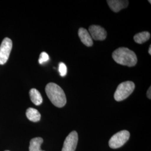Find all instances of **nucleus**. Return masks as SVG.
<instances>
[{"instance_id":"dca6fc26","label":"nucleus","mask_w":151,"mask_h":151,"mask_svg":"<svg viewBox=\"0 0 151 151\" xmlns=\"http://www.w3.org/2000/svg\"><path fill=\"white\" fill-rule=\"evenodd\" d=\"M147 96L149 99H151V87H150V88H148L147 92Z\"/></svg>"},{"instance_id":"1a4fd4ad","label":"nucleus","mask_w":151,"mask_h":151,"mask_svg":"<svg viewBox=\"0 0 151 151\" xmlns=\"http://www.w3.org/2000/svg\"><path fill=\"white\" fill-rule=\"evenodd\" d=\"M78 37L82 43L87 47H91L93 45V40L90 33L85 28L81 27L78 30Z\"/></svg>"},{"instance_id":"9b49d317","label":"nucleus","mask_w":151,"mask_h":151,"mask_svg":"<svg viewBox=\"0 0 151 151\" xmlns=\"http://www.w3.org/2000/svg\"><path fill=\"white\" fill-rule=\"evenodd\" d=\"M26 115L27 119L32 122H38L41 118L40 114L34 108H28L26 111Z\"/></svg>"},{"instance_id":"f8f14e48","label":"nucleus","mask_w":151,"mask_h":151,"mask_svg":"<svg viewBox=\"0 0 151 151\" xmlns=\"http://www.w3.org/2000/svg\"><path fill=\"white\" fill-rule=\"evenodd\" d=\"M43 142V139L40 137L32 138L30 142L29 151H44L41 150V145Z\"/></svg>"},{"instance_id":"ddd939ff","label":"nucleus","mask_w":151,"mask_h":151,"mask_svg":"<svg viewBox=\"0 0 151 151\" xmlns=\"http://www.w3.org/2000/svg\"><path fill=\"white\" fill-rule=\"evenodd\" d=\"M151 37L150 33L148 32H143L137 34L134 37V40L138 44H143L148 41Z\"/></svg>"},{"instance_id":"f03ea898","label":"nucleus","mask_w":151,"mask_h":151,"mask_svg":"<svg viewBox=\"0 0 151 151\" xmlns=\"http://www.w3.org/2000/svg\"><path fill=\"white\" fill-rule=\"evenodd\" d=\"M112 57L117 63L128 67H133L137 63L135 53L125 47H120L114 50Z\"/></svg>"},{"instance_id":"4468645a","label":"nucleus","mask_w":151,"mask_h":151,"mask_svg":"<svg viewBox=\"0 0 151 151\" xmlns=\"http://www.w3.org/2000/svg\"><path fill=\"white\" fill-rule=\"evenodd\" d=\"M58 70L61 77H65L67 73V68L64 63L60 62L59 64Z\"/></svg>"},{"instance_id":"39448f33","label":"nucleus","mask_w":151,"mask_h":151,"mask_svg":"<svg viewBox=\"0 0 151 151\" xmlns=\"http://www.w3.org/2000/svg\"><path fill=\"white\" fill-rule=\"evenodd\" d=\"M12 47V42L10 38H5L0 45V65L5 64L9 58Z\"/></svg>"},{"instance_id":"9d476101","label":"nucleus","mask_w":151,"mask_h":151,"mask_svg":"<svg viewBox=\"0 0 151 151\" xmlns=\"http://www.w3.org/2000/svg\"><path fill=\"white\" fill-rule=\"evenodd\" d=\"M31 101L35 105L39 106L43 103V98L39 91L36 88H32L29 92Z\"/></svg>"},{"instance_id":"f257e3e1","label":"nucleus","mask_w":151,"mask_h":151,"mask_svg":"<svg viewBox=\"0 0 151 151\" xmlns=\"http://www.w3.org/2000/svg\"><path fill=\"white\" fill-rule=\"evenodd\" d=\"M45 92L52 103L58 108H62L67 103L65 92L55 83H49L45 87Z\"/></svg>"},{"instance_id":"2eb2a0df","label":"nucleus","mask_w":151,"mask_h":151,"mask_svg":"<svg viewBox=\"0 0 151 151\" xmlns=\"http://www.w3.org/2000/svg\"><path fill=\"white\" fill-rule=\"evenodd\" d=\"M49 60V55L46 52H43L40 54V57H39V64L42 65V64H43L44 63L48 62Z\"/></svg>"},{"instance_id":"a211bd4d","label":"nucleus","mask_w":151,"mask_h":151,"mask_svg":"<svg viewBox=\"0 0 151 151\" xmlns=\"http://www.w3.org/2000/svg\"><path fill=\"white\" fill-rule=\"evenodd\" d=\"M148 2H150V4H151V1H148Z\"/></svg>"},{"instance_id":"0eeeda50","label":"nucleus","mask_w":151,"mask_h":151,"mask_svg":"<svg viewBox=\"0 0 151 151\" xmlns=\"http://www.w3.org/2000/svg\"><path fill=\"white\" fill-rule=\"evenodd\" d=\"M88 31L92 39L95 40H104L107 37V32L103 27L99 25H91Z\"/></svg>"},{"instance_id":"7ed1b4c3","label":"nucleus","mask_w":151,"mask_h":151,"mask_svg":"<svg viewBox=\"0 0 151 151\" xmlns=\"http://www.w3.org/2000/svg\"><path fill=\"white\" fill-rule=\"evenodd\" d=\"M135 88L132 81H125L120 83L114 93V99L117 101H123L129 96Z\"/></svg>"},{"instance_id":"f3484780","label":"nucleus","mask_w":151,"mask_h":151,"mask_svg":"<svg viewBox=\"0 0 151 151\" xmlns=\"http://www.w3.org/2000/svg\"><path fill=\"white\" fill-rule=\"evenodd\" d=\"M148 53H149V54L151 55V45H150V48H149V50H148Z\"/></svg>"},{"instance_id":"423d86ee","label":"nucleus","mask_w":151,"mask_h":151,"mask_svg":"<svg viewBox=\"0 0 151 151\" xmlns=\"http://www.w3.org/2000/svg\"><path fill=\"white\" fill-rule=\"evenodd\" d=\"M78 139L77 133L76 131H72L66 137L62 151H75Z\"/></svg>"},{"instance_id":"6e6552de","label":"nucleus","mask_w":151,"mask_h":151,"mask_svg":"<svg viewBox=\"0 0 151 151\" xmlns=\"http://www.w3.org/2000/svg\"><path fill=\"white\" fill-rule=\"evenodd\" d=\"M108 5L114 12H118L121 10L127 8L129 5L128 1L122 0H108Z\"/></svg>"},{"instance_id":"20e7f679","label":"nucleus","mask_w":151,"mask_h":151,"mask_svg":"<svg viewBox=\"0 0 151 151\" xmlns=\"http://www.w3.org/2000/svg\"><path fill=\"white\" fill-rule=\"evenodd\" d=\"M129 132L128 130H122L112 136L109 140V145L111 148H118L127 143V142L129 140Z\"/></svg>"},{"instance_id":"6ab92c4d","label":"nucleus","mask_w":151,"mask_h":151,"mask_svg":"<svg viewBox=\"0 0 151 151\" xmlns=\"http://www.w3.org/2000/svg\"></svg>"}]
</instances>
